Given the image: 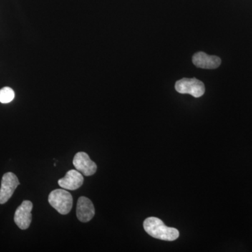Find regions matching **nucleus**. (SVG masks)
Here are the masks:
<instances>
[{"label":"nucleus","instance_id":"nucleus-1","mask_svg":"<svg viewBox=\"0 0 252 252\" xmlns=\"http://www.w3.org/2000/svg\"><path fill=\"white\" fill-rule=\"evenodd\" d=\"M144 228L151 236L165 241H174L180 236V232L175 228H170L157 217H149L144 221Z\"/></svg>","mask_w":252,"mask_h":252},{"label":"nucleus","instance_id":"nucleus-2","mask_svg":"<svg viewBox=\"0 0 252 252\" xmlns=\"http://www.w3.org/2000/svg\"><path fill=\"white\" fill-rule=\"evenodd\" d=\"M49 203L61 215H67L72 210L73 198L65 189H56L50 193Z\"/></svg>","mask_w":252,"mask_h":252},{"label":"nucleus","instance_id":"nucleus-3","mask_svg":"<svg viewBox=\"0 0 252 252\" xmlns=\"http://www.w3.org/2000/svg\"><path fill=\"white\" fill-rule=\"evenodd\" d=\"M175 89L180 94H190L195 97H201L205 91L203 83L195 78H185L177 81L175 84Z\"/></svg>","mask_w":252,"mask_h":252},{"label":"nucleus","instance_id":"nucleus-4","mask_svg":"<svg viewBox=\"0 0 252 252\" xmlns=\"http://www.w3.org/2000/svg\"><path fill=\"white\" fill-rule=\"evenodd\" d=\"M20 185L18 177L12 172H7L2 177L0 188V204L6 203Z\"/></svg>","mask_w":252,"mask_h":252},{"label":"nucleus","instance_id":"nucleus-5","mask_svg":"<svg viewBox=\"0 0 252 252\" xmlns=\"http://www.w3.org/2000/svg\"><path fill=\"white\" fill-rule=\"evenodd\" d=\"M33 205L30 200H24L18 207L14 215L16 224L22 230L28 229L32 221V210Z\"/></svg>","mask_w":252,"mask_h":252},{"label":"nucleus","instance_id":"nucleus-6","mask_svg":"<svg viewBox=\"0 0 252 252\" xmlns=\"http://www.w3.org/2000/svg\"><path fill=\"white\" fill-rule=\"evenodd\" d=\"M73 165L76 170L86 177L94 175L97 170V165L85 152H79L74 156Z\"/></svg>","mask_w":252,"mask_h":252},{"label":"nucleus","instance_id":"nucleus-7","mask_svg":"<svg viewBox=\"0 0 252 252\" xmlns=\"http://www.w3.org/2000/svg\"><path fill=\"white\" fill-rule=\"evenodd\" d=\"M84 181V176L81 172L77 170H71L63 178L59 180V185L61 188L66 190H74L80 188Z\"/></svg>","mask_w":252,"mask_h":252},{"label":"nucleus","instance_id":"nucleus-8","mask_svg":"<svg viewBox=\"0 0 252 252\" xmlns=\"http://www.w3.org/2000/svg\"><path fill=\"white\" fill-rule=\"evenodd\" d=\"M94 207L90 199L86 197H80L77 205V217L81 222L90 221L94 216Z\"/></svg>","mask_w":252,"mask_h":252},{"label":"nucleus","instance_id":"nucleus-9","mask_svg":"<svg viewBox=\"0 0 252 252\" xmlns=\"http://www.w3.org/2000/svg\"><path fill=\"white\" fill-rule=\"evenodd\" d=\"M193 63L196 67L202 69H216L220 67L221 61L215 56H209L204 52L197 53L193 57Z\"/></svg>","mask_w":252,"mask_h":252},{"label":"nucleus","instance_id":"nucleus-10","mask_svg":"<svg viewBox=\"0 0 252 252\" xmlns=\"http://www.w3.org/2000/svg\"><path fill=\"white\" fill-rule=\"evenodd\" d=\"M15 97L14 90L9 87H4L0 90V102L7 104L11 102Z\"/></svg>","mask_w":252,"mask_h":252}]
</instances>
